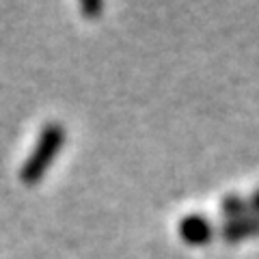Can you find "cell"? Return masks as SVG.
Listing matches in <instances>:
<instances>
[{
	"instance_id": "6da1fadb",
	"label": "cell",
	"mask_w": 259,
	"mask_h": 259,
	"mask_svg": "<svg viewBox=\"0 0 259 259\" xmlns=\"http://www.w3.org/2000/svg\"><path fill=\"white\" fill-rule=\"evenodd\" d=\"M65 143V130L59 123H50L44 127L41 136L35 145V149L30 151L28 160L24 162L22 166V182L24 184H37L41 177L46 175V171L50 168V164L56 160L59 151Z\"/></svg>"
},
{
	"instance_id": "7a4b0ae2",
	"label": "cell",
	"mask_w": 259,
	"mask_h": 259,
	"mask_svg": "<svg viewBox=\"0 0 259 259\" xmlns=\"http://www.w3.org/2000/svg\"><path fill=\"white\" fill-rule=\"evenodd\" d=\"M180 233L190 244H201L212 236V225L203 216H186L180 225Z\"/></svg>"
},
{
	"instance_id": "3957f363",
	"label": "cell",
	"mask_w": 259,
	"mask_h": 259,
	"mask_svg": "<svg viewBox=\"0 0 259 259\" xmlns=\"http://www.w3.org/2000/svg\"><path fill=\"white\" fill-rule=\"evenodd\" d=\"M82 11H84L87 15H95V13L102 11V5H100V3H84V5H82Z\"/></svg>"
}]
</instances>
